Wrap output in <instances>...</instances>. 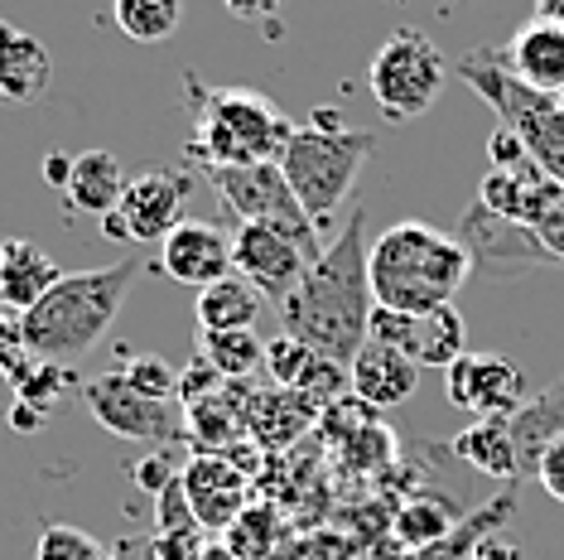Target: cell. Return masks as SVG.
<instances>
[{"label":"cell","mask_w":564,"mask_h":560,"mask_svg":"<svg viewBox=\"0 0 564 560\" xmlns=\"http://www.w3.org/2000/svg\"><path fill=\"white\" fill-rule=\"evenodd\" d=\"M198 358L213 367L217 377L241 381L256 367H265V343L256 338V329H232V334H198Z\"/></svg>","instance_id":"484cf974"},{"label":"cell","mask_w":564,"mask_h":560,"mask_svg":"<svg viewBox=\"0 0 564 560\" xmlns=\"http://www.w3.org/2000/svg\"><path fill=\"white\" fill-rule=\"evenodd\" d=\"M458 241L468 247L473 271H535V266H555V251L545 247L541 237L525 223H511L502 213L473 203L458 223Z\"/></svg>","instance_id":"5bb4252c"},{"label":"cell","mask_w":564,"mask_h":560,"mask_svg":"<svg viewBox=\"0 0 564 560\" xmlns=\"http://www.w3.org/2000/svg\"><path fill=\"white\" fill-rule=\"evenodd\" d=\"M178 474H184V469H174V460H170L164 450H155L150 460H140V464H135V483H140L145 493H155V498H160L164 488H170Z\"/></svg>","instance_id":"836d02e7"},{"label":"cell","mask_w":564,"mask_h":560,"mask_svg":"<svg viewBox=\"0 0 564 560\" xmlns=\"http://www.w3.org/2000/svg\"><path fill=\"white\" fill-rule=\"evenodd\" d=\"M448 454L464 460L468 469H478L487 478H521L517 469V440H511V416H487V420H473L468 430H458L448 440Z\"/></svg>","instance_id":"cb8c5ba5"},{"label":"cell","mask_w":564,"mask_h":560,"mask_svg":"<svg viewBox=\"0 0 564 560\" xmlns=\"http://www.w3.org/2000/svg\"><path fill=\"white\" fill-rule=\"evenodd\" d=\"M198 334H232V329H256L261 320V290L247 286L241 276H227L217 286L198 290Z\"/></svg>","instance_id":"d4e9b609"},{"label":"cell","mask_w":564,"mask_h":560,"mask_svg":"<svg viewBox=\"0 0 564 560\" xmlns=\"http://www.w3.org/2000/svg\"><path fill=\"white\" fill-rule=\"evenodd\" d=\"M448 83V58L425 30H401L387 34V44L367 63V93L387 121H415L440 101Z\"/></svg>","instance_id":"52a82bcc"},{"label":"cell","mask_w":564,"mask_h":560,"mask_svg":"<svg viewBox=\"0 0 564 560\" xmlns=\"http://www.w3.org/2000/svg\"><path fill=\"white\" fill-rule=\"evenodd\" d=\"M145 271L140 257H126L117 266H101V271H63V280L48 295L34 304L30 314H20L24 329V348L40 363H78L83 353H93L107 329L117 324L126 290L135 286V276Z\"/></svg>","instance_id":"3957f363"},{"label":"cell","mask_w":564,"mask_h":560,"mask_svg":"<svg viewBox=\"0 0 564 560\" xmlns=\"http://www.w3.org/2000/svg\"><path fill=\"white\" fill-rule=\"evenodd\" d=\"M184 493L208 531H227L247 513V478H241V469H232L223 454H198V460H188Z\"/></svg>","instance_id":"ac0fdd59"},{"label":"cell","mask_w":564,"mask_h":560,"mask_svg":"<svg viewBox=\"0 0 564 560\" xmlns=\"http://www.w3.org/2000/svg\"><path fill=\"white\" fill-rule=\"evenodd\" d=\"M487 155H492V170H517L531 155H525V140L517 131H507V126H497L492 140H487Z\"/></svg>","instance_id":"e575fe53"},{"label":"cell","mask_w":564,"mask_h":560,"mask_svg":"<svg viewBox=\"0 0 564 560\" xmlns=\"http://www.w3.org/2000/svg\"><path fill=\"white\" fill-rule=\"evenodd\" d=\"M54 58L48 44H40L30 30L0 20V107H30L48 93Z\"/></svg>","instance_id":"ffe728a7"},{"label":"cell","mask_w":564,"mask_h":560,"mask_svg":"<svg viewBox=\"0 0 564 560\" xmlns=\"http://www.w3.org/2000/svg\"><path fill=\"white\" fill-rule=\"evenodd\" d=\"M535 478H541V488L564 507V440H555L545 450V460H541V469H535Z\"/></svg>","instance_id":"8d00e7d4"},{"label":"cell","mask_w":564,"mask_h":560,"mask_svg":"<svg viewBox=\"0 0 564 560\" xmlns=\"http://www.w3.org/2000/svg\"><path fill=\"white\" fill-rule=\"evenodd\" d=\"M560 107H564V93H560Z\"/></svg>","instance_id":"b9f144b4"},{"label":"cell","mask_w":564,"mask_h":560,"mask_svg":"<svg viewBox=\"0 0 564 560\" xmlns=\"http://www.w3.org/2000/svg\"><path fill=\"white\" fill-rule=\"evenodd\" d=\"M458 521L464 517L440 498H410L401 513H395V537H401L405 546H415V551H430V546H440Z\"/></svg>","instance_id":"83f0119b"},{"label":"cell","mask_w":564,"mask_h":560,"mask_svg":"<svg viewBox=\"0 0 564 560\" xmlns=\"http://www.w3.org/2000/svg\"><path fill=\"white\" fill-rule=\"evenodd\" d=\"M454 73L502 117L507 131H517L525 140V155L541 164L550 180L564 184V107H560V97L525 87L517 73H511L507 49H473L468 58L454 63Z\"/></svg>","instance_id":"8992f818"},{"label":"cell","mask_w":564,"mask_h":560,"mask_svg":"<svg viewBox=\"0 0 564 560\" xmlns=\"http://www.w3.org/2000/svg\"><path fill=\"white\" fill-rule=\"evenodd\" d=\"M121 34L135 44H164L184 20V0H111Z\"/></svg>","instance_id":"4316f807"},{"label":"cell","mask_w":564,"mask_h":560,"mask_svg":"<svg viewBox=\"0 0 564 560\" xmlns=\"http://www.w3.org/2000/svg\"><path fill=\"white\" fill-rule=\"evenodd\" d=\"M511 440H517V469L521 478H535L545 450L564 440V377H555L545 391L525 397V406L511 416Z\"/></svg>","instance_id":"7402d4cb"},{"label":"cell","mask_w":564,"mask_h":560,"mask_svg":"<svg viewBox=\"0 0 564 560\" xmlns=\"http://www.w3.org/2000/svg\"><path fill=\"white\" fill-rule=\"evenodd\" d=\"M160 266L164 276L178 280V286H194V290H208L217 280L237 276L232 271V233H223L217 223H194L184 218L170 237L160 241Z\"/></svg>","instance_id":"2e32d148"},{"label":"cell","mask_w":564,"mask_h":560,"mask_svg":"<svg viewBox=\"0 0 564 560\" xmlns=\"http://www.w3.org/2000/svg\"><path fill=\"white\" fill-rule=\"evenodd\" d=\"M63 387H73V373L68 367H58V363H40L30 377L15 387V401H24V406H34V411H54V401H58V391Z\"/></svg>","instance_id":"4dcf8cb0"},{"label":"cell","mask_w":564,"mask_h":560,"mask_svg":"<svg viewBox=\"0 0 564 560\" xmlns=\"http://www.w3.org/2000/svg\"><path fill=\"white\" fill-rule=\"evenodd\" d=\"M203 180L217 189L223 208L232 213L237 223H265V227H280V233L300 237L310 257H324V233L310 223V213L300 208L294 189L285 180L280 164H227V170H203Z\"/></svg>","instance_id":"ba28073f"},{"label":"cell","mask_w":564,"mask_h":560,"mask_svg":"<svg viewBox=\"0 0 564 560\" xmlns=\"http://www.w3.org/2000/svg\"><path fill=\"white\" fill-rule=\"evenodd\" d=\"M117 373L131 381L140 397H150V401H174L178 397V373L164 358H150V353H140V358L121 363Z\"/></svg>","instance_id":"f1b7e54d"},{"label":"cell","mask_w":564,"mask_h":560,"mask_svg":"<svg viewBox=\"0 0 564 560\" xmlns=\"http://www.w3.org/2000/svg\"><path fill=\"white\" fill-rule=\"evenodd\" d=\"M377 343H391V348H401L410 363L420 367H448L464 358V320H458L454 304H444V310L434 314H395V310H371V334Z\"/></svg>","instance_id":"9a60e30c"},{"label":"cell","mask_w":564,"mask_h":560,"mask_svg":"<svg viewBox=\"0 0 564 560\" xmlns=\"http://www.w3.org/2000/svg\"><path fill=\"white\" fill-rule=\"evenodd\" d=\"M58 280V261L44 247H34L30 237L0 241V314H30Z\"/></svg>","instance_id":"d6986e66"},{"label":"cell","mask_w":564,"mask_h":560,"mask_svg":"<svg viewBox=\"0 0 564 560\" xmlns=\"http://www.w3.org/2000/svg\"><path fill=\"white\" fill-rule=\"evenodd\" d=\"M97 546L101 541H93L78 527H63V521H54V527L40 531V560H87Z\"/></svg>","instance_id":"1f68e13d"},{"label":"cell","mask_w":564,"mask_h":560,"mask_svg":"<svg viewBox=\"0 0 564 560\" xmlns=\"http://www.w3.org/2000/svg\"><path fill=\"white\" fill-rule=\"evenodd\" d=\"M217 381H223V377H217L203 358H194V367H188V373H178V401L194 406V401H203V397H213Z\"/></svg>","instance_id":"d590c367"},{"label":"cell","mask_w":564,"mask_h":560,"mask_svg":"<svg viewBox=\"0 0 564 560\" xmlns=\"http://www.w3.org/2000/svg\"><path fill=\"white\" fill-rule=\"evenodd\" d=\"M367 213L357 208L343 233L324 247V257L310 266L300 290L280 304V324L290 338L310 343L318 358L352 367L371 334V271H367Z\"/></svg>","instance_id":"6da1fadb"},{"label":"cell","mask_w":564,"mask_h":560,"mask_svg":"<svg viewBox=\"0 0 564 560\" xmlns=\"http://www.w3.org/2000/svg\"><path fill=\"white\" fill-rule=\"evenodd\" d=\"M348 381H352L348 391L362 406H371V411H395V406H405L415 397L420 363H410L401 348H391V343L367 338L362 353H357L352 367H348Z\"/></svg>","instance_id":"e0dca14e"},{"label":"cell","mask_w":564,"mask_h":560,"mask_svg":"<svg viewBox=\"0 0 564 560\" xmlns=\"http://www.w3.org/2000/svg\"><path fill=\"white\" fill-rule=\"evenodd\" d=\"M271 527H275V517L265 513V507H247L232 527H227V551H232L237 560H256V556H265L271 551Z\"/></svg>","instance_id":"f546056e"},{"label":"cell","mask_w":564,"mask_h":560,"mask_svg":"<svg viewBox=\"0 0 564 560\" xmlns=\"http://www.w3.org/2000/svg\"><path fill=\"white\" fill-rule=\"evenodd\" d=\"M121 194H126V174L111 150H83V155H73V174L63 184V198L78 213L107 218V213L121 208Z\"/></svg>","instance_id":"603a6c76"},{"label":"cell","mask_w":564,"mask_h":560,"mask_svg":"<svg viewBox=\"0 0 564 560\" xmlns=\"http://www.w3.org/2000/svg\"><path fill=\"white\" fill-rule=\"evenodd\" d=\"M194 198V174L184 170H150L126 184L121 208L101 218V233L111 241H164L184 223V208Z\"/></svg>","instance_id":"8fae6325"},{"label":"cell","mask_w":564,"mask_h":560,"mask_svg":"<svg viewBox=\"0 0 564 560\" xmlns=\"http://www.w3.org/2000/svg\"><path fill=\"white\" fill-rule=\"evenodd\" d=\"M478 203L511 223H525L555 251V261H564V184L550 180L535 160L517 164V170H487L478 184Z\"/></svg>","instance_id":"9c48e42d"},{"label":"cell","mask_w":564,"mask_h":560,"mask_svg":"<svg viewBox=\"0 0 564 560\" xmlns=\"http://www.w3.org/2000/svg\"><path fill=\"white\" fill-rule=\"evenodd\" d=\"M68 174H73V155H63V150H54V155H44V180L48 184H68Z\"/></svg>","instance_id":"ab89813d"},{"label":"cell","mask_w":564,"mask_h":560,"mask_svg":"<svg viewBox=\"0 0 564 560\" xmlns=\"http://www.w3.org/2000/svg\"><path fill=\"white\" fill-rule=\"evenodd\" d=\"M314 261L318 257L304 251V241L280 233V227L237 223V233H232V271L247 280V286L261 290V300L285 304L294 290H300V280L310 276Z\"/></svg>","instance_id":"7c38bea8"},{"label":"cell","mask_w":564,"mask_h":560,"mask_svg":"<svg viewBox=\"0 0 564 560\" xmlns=\"http://www.w3.org/2000/svg\"><path fill=\"white\" fill-rule=\"evenodd\" d=\"M444 397L458 411H478V420L517 416L525 406V373L507 353H464L444 367Z\"/></svg>","instance_id":"4fadbf2b"},{"label":"cell","mask_w":564,"mask_h":560,"mask_svg":"<svg viewBox=\"0 0 564 560\" xmlns=\"http://www.w3.org/2000/svg\"><path fill=\"white\" fill-rule=\"evenodd\" d=\"M371 150H377L371 131L343 126V117L328 107H318L310 126H294L285 155H280V170H285L294 198H300V208L310 213L318 233L333 227V213L348 203L352 184L362 180V164L371 160Z\"/></svg>","instance_id":"5b68a950"},{"label":"cell","mask_w":564,"mask_h":560,"mask_svg":"<svg viewBox=\"0 0 564 560\" xmlns=\"http://www.w3.org/2000/svg\"><path fill=\"white\" fill-rule=\"evenodd\" d=\"M227 15L241 24H261L265 34H280V15H285V0H223Z\"/></svg>","instance_id":"d6a6232c"},{"label":"cell","mask_w":564,"mask_h":560,"mask_svg":"<svg viewBox=\"0 0 564 560\" xmlns=\"http://www.w3.org/2000/svg\"><path fill=\"white\" fill-rule=\"evenodd\" d=\"M188 101H194V140L188 160L198 170H227V164H280L294 121L265 93L251 87H208L188 78Z\"/></svg>","instance_id":"277c9868"},{"label":"cell","mask_w":564,"mask_h":560,"mask_svg":"<svg viewBox=\"0 0 564 560\" xmlns=\"http://www.w3.org/2000/svg\"><path fill=\"white\" fill-rule=\"evenodd\" d=\"M371 295L395 314H434L464 290L473 257L458 233H440L430 223H395L367 251Z\"/></svg>","instance_id":"7a4b0ae2"},{"label":"cell","mask_w":564,"mask_h":560,"mask_svg":"<svg viewBox=\"0 0 564 560\" xmlns=\"http://www.w3.org/2000/svg\"><path fill=\"white\" fill-rule=\"evenodd\" d=\"M507 63L525 87L560 97L564 93V24H555V20L521 24L507 44Z\"/></svg>","instance_id":"44dd1931"},{"label":"cell","mask_w":564,"mask_h":560,"mask_svg":"<svg viewBox=\"0 0 564 560\" xmlns=\"http://www.w3.org/2000/svg\"><path fill=\"white\" fill-rule=\"evenodd\" d=\"M468 560H525L517 546H507V541H497V537H487V541H478L473 546V556Z\"/></svg>","instance_id":"74e56055"},{"label":"cell","mask_w":564,"mask_h":560,"mask_svg":"<svg viewBox=\"0 0 564 560\" xmlns=\"http://www.w3.org/2000/svg\"><path fill=\"white\" fill-rule=\"evenodd\" d=\"M44 411H34V406H24V401H15V406H10V426H15L20 430V435H34V430H40L44 426Z\"/></svg>","instance_id":"f35d334b"},{"label":"cell","mask_w":564,"mask_h":560,"mask_svg":"<svg viewBox=\"0 0 564 560\" xmlns=\"http://www.w3.org/2000/svg\"><path fill=\"white\" fill-rule=\"evenodd\" d=\"M83 401L87 411H93V420L107 435L117 440H140V444H178L188 440L184 430V416H178L174 401H150L140 397V391L126 381L121 373H101L83 387Z\"/></svg>","instance_id":"30bf717a"},{"label":"cell","mask_w":564,"mask_h":560,"mask_svg":"<svg viewBox=\"0 0 564 560\" xmlns=\"http://www.w3.org/2000/svg\"><path fill=\"white\" fill-rule=\"evenodd\" d=\"M535 20H555V24H564V0H535Z\"/></svg>","instance_id":"60d3db41"}]
</instances>
